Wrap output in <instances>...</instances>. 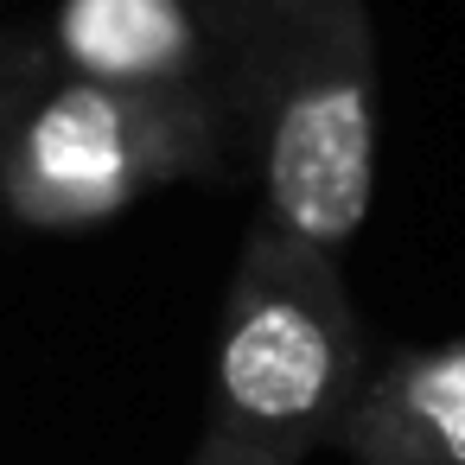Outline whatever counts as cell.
Returning <instances> with one entry per match:
<instances>
[{"mask_svg":"<svg viewBox=\"0 0 465 465\" xmlns=\"http://www.w3.org/2000/svg\"><path fill=\"white\" fill-rule=\"evenodd\" d=\"M211 90L236 128L262 223L344 255L382 173V58L370 0H198Z\"/></svg>","mask_w":465,"mask_h":465,"instance_id":"obj_1","label":"cell"},{"mask_svg":"<svg viewBox=\"0 0 465 465\" xmlns=\"http://www.w3.org/2000/svg\"><path fill=\"white\" fill-rule=\"evenodd\" d=\"M370 363L376 357L338 255H319L255 217L223 287L198 433L274 465H306L338 440Z\"/></svg>","mask_w":465,"mask_h":465,"instance_id":"obj_2","label":"cell"},{"mask_svg":"<svg viewBox=\"0 0 465 465\" xmlns=\"http://www.w3.org/2000/svg\"><path fill=\"white\" fill-rule=\"evenodd\" d=\"M242 173L217 90H115L52 77L0 141V211L26 230H90L128 204Z\"/></svg>","mask_w":465,"mask_h":465,"instance_id":"obj_3","label":"cell"},{"mask_svg":"<svg viewBox=\"0 0 465 465\" xmlns=\"http://www.w3.org/2000/svg\"><path fill=\"white\" fill-rule=\"evenodd\" d=\"M331 452L351 465H465V338L376 357Z\"/></svg>","mask_w":465,"mask_h":465,"instance_id":"obj_4","label":"cell"},{"mask_svg":"<svg viewBox=\"0 0 465 465\" xmlns=\"http://www.w3.org/2000/svg\"><path fill=\"white\" fill-rule=\"evenodd\" d=\"M45 39L58 77L115 90H211V33L198 0H58Z\"/></svg>","mask_w":465,"mask_h":465,"instance_id":"obj_5","label":"cell"},{"mask_svg":"<svg viewBox=\"0 0 465 465\" xmlns=\"http://www.w3.org/2000/svg\"><path fill=\"white\" fill-rule=\"evenodd\" d=\"M58 77V58H52V39L45 33H0V141H7V128L45 96V84Z\"/></svg>","mask_w":465,"mask_h":465,"instance_id":"obj_6","label":"cell"},{"mask_svg":"<svg viewBox=\"0 0 465 465\" xmlns=\"http://www.w3.org/2000/svg\"><path fill=\"white\" fill-rule=\"evenodd\" d=\"M185 465H274V459H262V452H242V446H230V440H211V433H198V446L185 452Z\"/></svg>","mask_w":465,"mask_h":465,"instance_id":"obj_7","label":"cell"}]
</instances>
